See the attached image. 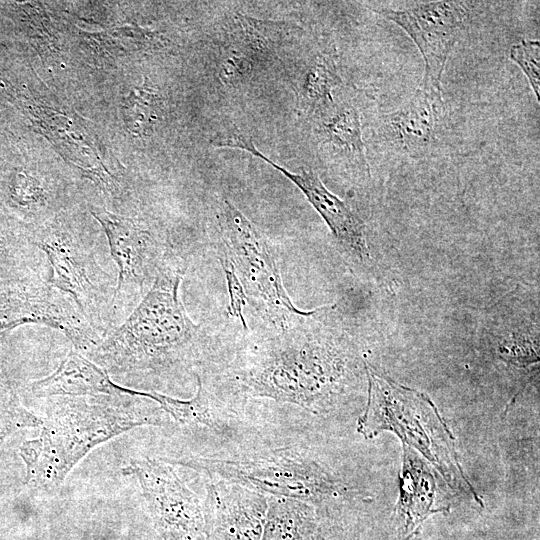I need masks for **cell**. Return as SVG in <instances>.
<instances>
[{
	"mask_svg": "<svg viewBox=\"0 0 540 540\" xmlns=\"http://www.w3.org/2000/svg\"><path fill=\"white\" fill-rule=\"evenodd\" d=\"M323 308L251 347L238 370L246 393L319 413L345 392L356 358L346 336L318 318Z\"/></svg>",
	"mask_w": 540,
	"mask_h": 540,
	"instance_id": "cell-1",
	"label": "cell"
},
{
	"mask_svg": "<svg viewBox=\"0 0 540 540\" xmlns=\"http://www.w3.org/2000/svg\"><path fill=\"white\" fill-rule=\"evenodd\" d=\"M169 421L156 402L144 397H63L46 411L40 434L21 447L26 479L52 490L96 446L133 428Z\"/></svg>",
	"mask_w": 540,
	"mask_h": 540,
	"instance_id": "cell-2",
	"label": "cell"
},
{
	"mask_svg": "<svg viewBox=\"0 0 540 540\" xmlns=\"http://www.w3.org/2000/svg\"><path fill=\"white\" fill-rule=\"evenodd\" d=\"M183 267L172 258L127 317L86 357L108 374H161L190 364L199 327L179 295Z\"/></svg>",
	"mask_w": 540,
	"mask_h": 540,
	"instance_id": "cell-3",
	"label": "cell"
},
{
	"mask_svg": "<svg viewBox=\"0 0 540 540\" xmlns=\"http://www.w3.org/2000/svg\"><path fill=\"white\" fill-rule=\"evenodd\" d=\"M364 371L368 400L358 418L357 431L366 439L383 431L396 434L433 464L452 489L464 492L483 507V500L461 467L454 437L430 397L378 373L366 361Z\"/></svg>",
	"mask_w": 540,
	"mask_h": 540,
	"instance_id": "cell-4",
	"label": "cell"
},
{
	"mask_svg": "<svg viewBox=\"0 0 540 540\" xmlns=\"http://www.w3.org/2000/svg\"><path fill=\"white\" fill-rule=\"evenodd\" d=\"M163 460L266 496L295 499L316 507L341 504L354 497L349 485L296 447Z\"/></svg>",
	"mask_w": 540,
	"mask_h": 540,
	"instance_id": "cell-5",
	"label": "cell"
},
{
	"mask_svg": "<svg viewBox=\"0 0 540 540\" xmlns=\"http://www.w3.org/2000/svg\"><path fill=\"white\" fill-rule=\"evenodd\" d=\"M33 238L46 255L48 284L68 296L102 338L109 331L115 286L96 258L95 244L60 219L43 225Z\"/></svg>",
	"mask_w": 540,
	"mask_h": 540,
	"instance_id": "cell-6",
	"label": "cell"
},
{
	"mask_svg": "<svg viewBox=\"0 0 540 540\" xmlns=\"http://www.w3.org/2000/svg\"><path fill=\"white\" fill-rule=\"evenodd\" d=\"M222 255L233 265L246 295L256 301L279 330L294 327L315 313L301 310L289 297L270 243L230 201L219 213Z\"/></svg>",
	"mask_w": 540,
	"mask_h": 540,
	"instance_id": "cell-7",
	"label": "cell"
},
{
	"mask_svg": "<svg viewBox=\"0 0 540 540\" xmlns=\"http://www.w3.org/2000/svg\"><path fill=\"white\" fill-rule=\"evenodd\" d=\"M107 237L118 277L109 313V331L121 323L147 293L160 270L174 258L165 238L138 219L91 209Z\"/></svg>",
	"mask_w": 540,
	"mask_h": 540,
	"instance_id": "cell-8",
	"label": "cell"
},
{
	"mask_svg": "<svg viewBox=\"0 0 540 540\" xmlns=\"http://www.w3.org/2000/svg\"><path fill=\"white\" fill-rule=\"evenodd\" d=\"M123 474L135 477L147 510L163 536L179 540H204L203 504L165 460H131Z\"/></svg>",
	"mask_w": 540,
	"mask_h": 540,
	"instance_id": "cell-9",
	"label": "cell"
},
{
	"mask_svg": "<svg viewBox=\"0 0 540 540\" xmlns=\"http://www.w3.org/2000/svg\"><path fill=\"white\" fill-rule=\"evenodd\" d=\"M472 2L433 1L394 9H374L402 28L419 49L425 64L422 80L441 86L448 57L467 29Z\"/></svg>",
	"mask_w": 540,
	"mask_h": 540,
	"instance_id": "cell-10",
	"label": "cell"
},
{
	"mask_svg": "<svg viewBox=\"0 0 540 540\" xmlns=\"http://www.w3.org/2000/svg\"><path fill=\"white\" fill-rule=\"evenodd\" d=\"M444 116L441 86L421 80L409 99L379 117L374 131L376 147L383 157H426L439 143Z\"/></svg>",
	"mask_w": 540,
	"mask_h": 540,
	"instance_id": "cell-11",
	"label": "cell"
},
{
	"mask_svg": "<svg viewBox=\"0 0 540 540\" xmlns=\"http://www.w3.org/2000/svg\"><path fill=\"white\" fill-rule=\"evenodd\" d=\"M212 145L247 151L278 170L304 194L325 221L340 249L347 257L359 263L370 259L364 224L343 200L328 190L315 171L301 167L298 169V173L291 172L261 153L250 137L237 132L224 133L214 137Z\"/></svg>",
	"mask_w": 540,
	"mask_h": 540,
	"instance_id": "cell-12",
	"label": "cell"
},
{
	"mask_svg": "<svg viewBox=\"0 0 540 540\" xmlns=\"http://www.w3.org/2000/svg\"><path fill=\"white\" fill-rule=\"evenodd\" d=\"M203 504L204 540H261L268 496L244 485L211 477Z\"/></svg>",
	"mask_w": 540,
	"mask_h": 540,
	"instance_id": "cell-13",
	"label": "cell"
},
{
	"mask_svg": "<svg viewBox=\"0 0 540 540\" xmlns=\"http://www.w3.org/2000/svg\"><path fill=\"white\" fill-rule=\"evenodd\" d=\"M402 447L399 496L391 517L389 540H411L429 516L450 511L449 505H436L437 486L429 466L411 447L404 443Z\"/></svg>",
	"mask_w": 540,
	"mask_h": 540,
	"instance_id": "cell-14",
	"label": "cell"
},
{
	"mask_svg": "<svg viewBox=\"0 0 540 540\" xmlns=\"http://www.w3.org/2000/svg\"><path fill=\"white\" fill-rule=\"evenodd\" d=\"M31 391L37 397H144V391L114 383L104 369L76 349L69 351L53 373L35 381Z\"/></svg>",
	"mask_w": 540,
	"mask_h": 540,
	"instance_id": "cell-15",
	"label": "cell"
},
{
	"mask_svg": "<svg viewBox=\"0 0 540 540\" xmlns=\"http://www.w3.org/2000/svg\"><path fill=\"white\" fill-rule=\"evenodd\" d=\"M317 118V137L323 154L367 172L366 148L357 108L351 103L337 100Z\"/></svg>",
	"mask_w": 540,
	"mask_h": 540,
	"instance_id": "cell-16",
	"label": "cell"
},
{
	"mask_svg": "<svg viewBox=\"0 0 540 540\" xmlns=\"http://www.w3.org/2000/svg\"><path fill=\"white\" fill-rule=\"evenodd\" d=\"M196 377L197 391L188 400L146 391L145 398L156 402L168 416L182 425L204 427L216 432L227 430L229 415H224L226 412H222V407H218L217 400L204 385L200 376Z\"/></svg>",
	"mask_w": 540,
	"mask_h": 540,
	"instance_id": "cell-17",
	"label": "cell"
},
{
	"mask_svg": "<svg viewBox=\"0 0 540 540\" xmlns=\"http://www.w3.org/2000/svg\"><path fill=\"white\" fill-rule=\"evenodd\" d=\"M316 520V506L295 499L268 496L261 540H307Z\"/></svg>",
	"mask_w": 540,
	"mask_h": 540,
	"instance_id": "cell-18",
	"label": "cell"
},
{
	"mask_svg": "<svg viewBox=\"0 0 540 540\" xmlns=\"http://www.w3.org/2000/svg\"><path fill=\"white\" fill-rule=\"evenodd\" d=\"M342 80L333 58L317 55L307 66L299 87L302 106L319 116L331 108L336 100V91Z\"/></svg>",
	"mask_w": 540,
	"mask_h": 540,
	"instance_id": "cell-19",
	"label": "cell"
},
{
	"mask_svg": "<svg viewBox=\"0 0 540 540\" xmlns=\"http://www.w3.org/2000/svg\"><path fill=\"white\" fill-rule=\"evenodd\" d=\"M159 96L150 89L131 93L126 104V122L131 131L147 134L159 119Z\"/></svg>",
	"mask_w": 540,
	"mask_h": 540,
	"instance_id": "cell-20",
	"label": "cell"
},
{
	"mask_svg": "<svg viewBox=\"0 0 540 540\" xmlns=\"http://www.w3.org/2000/svg\"><path fill=\"white\" fill-rule=\"evenodd\" d=\"M511 60L525 74L539 100L540 95V43L538 40H522L514 44L509 52Z\"/></svg>",
	"mask_w": 540,
	"mask_h": 540,
	"instance_id": "cell-21",
	"label": "cell"
},
{
	"mask_svg": "<svg viewBox=\"0 0 540 540\" xmlns=\"http://www.w3.org/2000/svg\"><path fill=\"white\" fill-rule=\"evenodd\" d=\"M219 259L226 278L229 296L228 313L230 316L238 319L241 322L243 329L247 330L248 326L243 314L244 307L247 303V295L244 287L232 263L223 255H221Z\"/></svg>",
	"mask_w": 540,
	"mask_h": 540,
	"instance_id": "cell-22",
	"label": "cell"
},
{
	"mask_svg": "<svg viewBox=\"0 0 540 540\" xmlns=\"http://www.w3.org/2000/svg\"><path fill=\"white\" fill-rule=\"evenodd\" d=\"M336 506L316 507V524L307 540H349L345 525L334 514Z\"/></svg>",
	"mask_w": 540,
	"mask_h": 540,
	"instance_id": "cell-23",
	"label": "cell"
},
{
	"mask_svg": "<svg viewBox=\"0 0 540 540\" xmlns=\"http://www.w3.org/2000/svg\"><path fill=\"white\" fill-rule=\"evenodd\" d=\"M162 538H163V540H179V539L169 537V536H163Z\"/></svg>",
	"mask_w": 540,
	"mask_h": 540,
	"instance_id": "cell-24",
	"label": "cell"
}]
</instances>
